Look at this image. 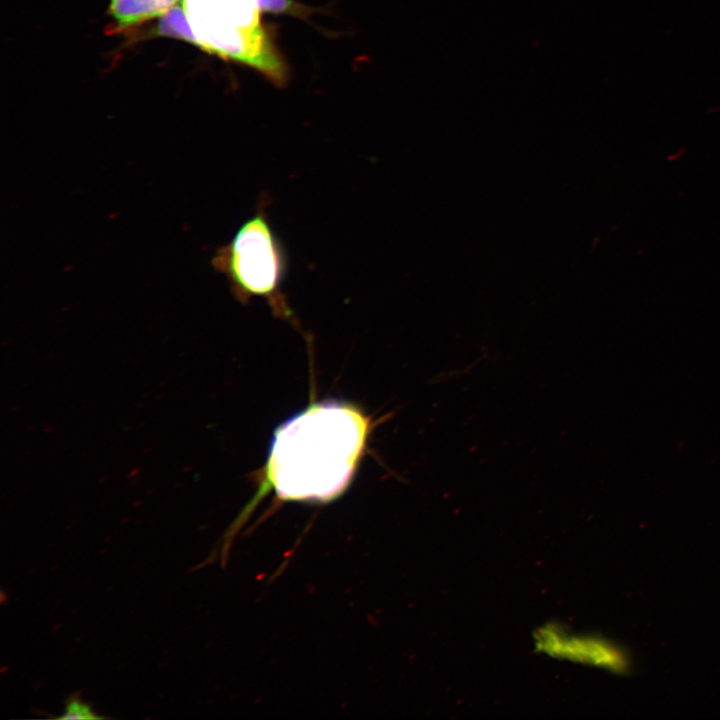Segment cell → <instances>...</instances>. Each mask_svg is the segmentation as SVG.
Instances as JSON below:
<instances>
[{
	"mask_svg": "<svg viewBox=\"0 0 720 720\" xmlns=\"http://www.w3.org/2000/svg\"><path fill=\"white\" fill-rule=\"evenodd\" d=\"M58 719H78V720H90V719H102L101 716L95 715L91 710L90 706L79 699L77 696L71 697L66 705L65 712Z\"/></svg>",
	"mask_w": 720,
	"mask_h": 720,
	"instance_id": "obj_8",
	"label": "cell"
},
{
	"mask_svg": "<svg viewBox=\"0 0 720 720\" xmlns=\"http://www.w3.org/2000/svg\"><path fill=\"white\" fill-rule=\"evenodd\" d=\"M155 34L180 39L198 47L182 0L161 17Z\"/></svg>",
	"mask_w": 720,
	"mask_h": 720,
	"instance_id": "obj_6",
	"label": "cell"
},
{
	"mask_svg": "<svg viewBox=\"0 0 720 720\" xmlns=\"http://www.w3.org/2000/svg\"><path fill=\"white\" fill-rule=\"evenodd\" d=\"M261 13L283 14L307 19L314 10L296 0H256Z\"/></svg>",
	"mask_w": 720,
	"mask_h": 720,
	"instance_id": "obj_7",
	"label": "cell"
},
{
	"mask_svg": "<svg viewBox=\"0 0 720 720\" xmlns=\"http://www.w3.org/2000/svg\"><path fill=\"white\" fill-rule=\"evenodd\" d=\"M198 47L250 66L282 85L287 66L260 22L256 0H182Z\"/></svg>",
	"mask_w": 720,
	"mask_h": 720,
	"instance_id": "obj_2",
	"label": "cell"
},
{
	"mask_svg": "<svg viewBox=\"0 0 720 720\" xmlns=\"http://www.w3.org/2000/svg\"><path fill=\"white\" fill-rule=\"evenodd\" d=\"M181 0H110L109 13L119 27L162 17Z\"/></svg>",
	"mask_w": 720,
	"mask_h": 720,
	"instance_id": "obj_5",
	"label": "cell"
},
{
	"mask_svg": "<svg viewBox=\"0 0 720 720\" xmlns=\"http://www.w3.org/2000/svg\"><path fill=\"white\" fill-rule=\"evenodd\" d=\"M536 648L551 657L597 667L614 673L629 670L627 652L616 643L595 635H573L548 625L536 633Z\"/></svg>",
	"mask_w": 720,
	"mask_h": 720,
	"instance_id": "obj_4",
	"label": "cell"
},
{
	"mask_svg": "<svg viewBox=\"0 0 720 720\" xmlns=\"http://www.w3.org/2000/svg\"><path fill=\"white\" fill-rule=\"evenodd\" d=\"M266 204L264 195L257 211L242 223L232 240L217 249L212 265L225 275L238 301L245 304L253 297H260L266 300L275 316L293 319L282 291L288 256L268 220Z\"/></svg>",
	"mask_w": 720,
	"mask_h": 720,
	"instance_id": "obj_3",
	"label": "cell"
},
{
	"mask_svg": "<svg viewBox=\"0 0 720 720\" xmlns=\"http://www.w3.org/2000/svg\"><path fill=\"white\" fill-rule=\"evenodd\" d=\"M369 420L346 403L311 404L279 426L265 478L284 500L329 501L350 483L369 433Z\"/></svg>",
	"mask_w": 720,
	"mask_h": 720,
	"instance_id": "obj_1",
	"label": "cell"
}]
</instances>
